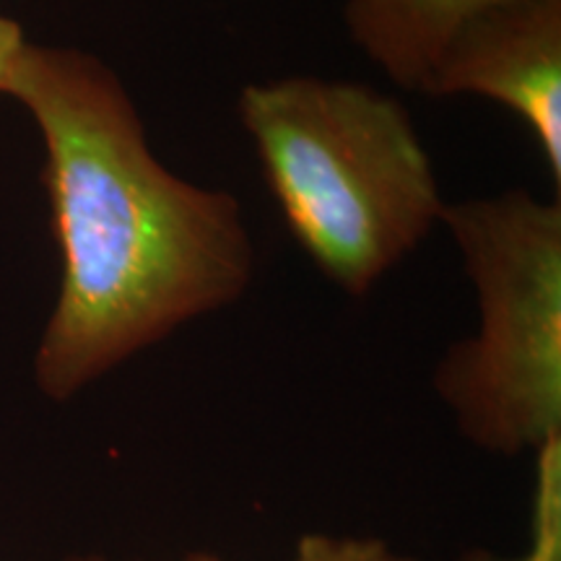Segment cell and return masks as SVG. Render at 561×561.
<instances>
[{
	"label": "cell",
	"mask_w": 561,
	"mask_h": 561,
	"mask_svg": "<svg viewBox=\"0 0 561 561\" xmlns=\"http://www.w3.org/2000/svg\"><path fill=\"white\" fill-rule=\"evenodd\" d=\"M5 94L34 117L62 257L34 377L66 401L244 294L255 252L240 201L178 178L100 58L26 42Z\"/></svg>",
	"instance_id": "1"
},
{
	"label": "cell",
	"mask_w": 561,
	"mask_h": 561,
	"mask_svg": "<svg viewBox=\"0 0 561 561\" xmlns=\"http://www.w3.org/2000/svg\"><path fill=\"white\" fill-rule=\"evenodd\" d=\"M237 110L291 234L346 294L364 297L442 221L430 153L382 91L291 76L244 87Z\"/></svg>",
	"instance_id": "2"
},
{
	"label": "cell",
	"mask_w": 561,
	"mask_h": 561,
	"mask_svg": "<svg viewBox=\"0 0 561 561\" xmlns=\"http://www.w3.org/2000/svg\"><path fill=\"white\" fill-rule=\"evenodd\" d=\"M442 224L479 294L481 328L447 351L434 385L483 450H536L561 432V201L510 191L447 203Z\"/></svg>",
	"instance_id": "3"
},
{
	"label": "cell",
	"mask_w": 561,
	"mask_h": 561,
	"mask_svg": "<svg viewBox=\"0 0 561 561\" xmlns=\"http://www.w3.org/2000/svg\"><path fill=\"white\" fill-rule=\"evenodd\" d=\"M421 94H476L528 125L561 187V0L496 5L455 34Z\"/></svg>",
	"instance_id": "4"
},
{
	"label": "cell",
	"mask_w": 561,
	"mask_h": 561,
	"mask_svg": "<svg viewBox=\"0 0 561 561\" xmlns=\"http://www.w3.org/2000/svg\"><path fill=\"white\" fill-rule=\"evenodd\" d=\"M515 0H346L343 19L362 53L401 89L421 91L468 21Z\"/></svg>",
	"instance_id": "5"
},
{
	"label": "cell",
	"mask_w": 561,
	"mask_h": 561,
	"mask_svg": "<svg viewBox=\"0 0 561 561\" xmlns=\"http://www.w3.org/2000/svg\"><path fill=\"white\" fill-rule=\"evenodd\" d=\"M536 496H533V546L520 559L561 561V432L536 447ZM462 561H500L494 557H466Z\"/></svg>",
	"instance_id": "6"
},
{
	"label": "cell",
	"mask_w": 561,
	"mask_h": 561,
	"mask_svg": "<svg viewBox=\"0 0 561 561\" xmlns=\"http://www.w3.org/2000/svg\"><path fill=\"white\" fill-rule=\"evenodd\" d=\"M294 561H413L390 551L382 541L371 538H333L305 536L297 546Z\"/></svg>",
	"instance_id": "7"
},
{
	"label": "cell",
	"mask_w": 561,
	"mask_h": 561,
	"mask_svg": "<svg viewBox=\"0 0 561 561\" xmlns=\"http://www.w3.org/2000/svg\"><path fill=\"white\" fill-rule=\"evenodd\" d=\"M26 47V37L21 26L9 16H0V94H5L11 87L13 70Z\"/></svg>",
	"instance_id": "8"
},
{
	"label": "cell",
	"mask_w": 561,
	"mask_h": 561,
	"mask_svg": "<svg viewBox=\"0 0 561 561\" xmlns=\"http://www.w3.org/2000/svg\"><path fill=\"white\" fill-rule=\"evenodd\" d=\"M187 561H216V559H210V557H191Z\"/></svg>",
	"instance_id": "9"
},
{
	"label": "cell",
	"mask_w": 561,
	"mask_h": 561,
	"mask_svg": "<svg viewBox=\"0 0 561 561\" xmlns=\"http://www.w3.org/2000/svg\"><path fill=\"white\" fill-rule=\"evenodd\" d=\"M89 561H94V559H89Z\"/></svg>",
	"instance_id": "10"
}]
</instances>
